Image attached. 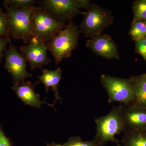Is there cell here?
Here are the masks:
<instances>
[{"mask_svg": "<svg viewBox=\"0 0 146 146\" xmlns=\"http://www.w3.org/2000/svg\"><path fill=\"white\" fill-rule=\"evenodd\" d=\"M142 75H143V76L146 79V73L145 74H143Z\"/></svg>", "mask_w": 146, "mask_h": 146, "instance_id": "cell-26", "label": "cell"}, {"mask_svg": "<svg viewBox=\"0 0 146 146\" xmlns=\"http://www.w3.org/2000/svg\"><path fill=\"white\" fill-rule=\"evenodd\" d=\"M100 81L108 96V102H118L125 106L133 104L135 96L129 79L120 78L102 74Z\"/></svg>", "mask_w": 146, "mask_h": 146, "instance_id": "cell-5", "label": "cell"}, {"mask_svg": "<svg viewBox=\"0 0 146 146\" xmlns=\"http://www.w3.org/2000/svg\"><path fill=\"white\" fill-rule=\"evenodd\" d=\"M66 25L50 16L42 7H36L32 18L33 37L47 43L63 30Z\"/></svg>", "mask_w": 146, "mask_h": 146, "instance_id": "cell-6", "label": "cell"}, {"mask_svg": "<svg viewBox=\"0 0 146 146\" xmlns=\"http://www.w3.org/2000/svg\"><path fill=\"white\" fill-rule=\"evenodd\" d=\"M48 50L46 43L34 37L27 44L20 48L27 62L29 63L32 70L42 68L51 62L47 54Z\"/></svg>", "mask_w": 146, "mask_h": 146, "instance_id": "cell-9", "label": "cell"}, {"mask_svg": "<svg viewBox=\"0 0 146 146\" xmlns=\"http://www.w3.org/2000/svg\"><path fill=\"white\" fill-rule=\"evenodd\" d=\"M5 64L4 67L13 77V84L22 83L25 80L32 77L31 73L27 71V60L23 55L18 52L16 46L11 41L8 48L4 52Z\"/></svg>", "mask_w": 146, "mask_h": 146, "instance_id": "cell-8", "label": "cell"}, {"mask_svg": "<svg viewBox=\"0 0 146 146\" xmlns=\"http://www.w3.org/2000/svg\"><path fill=\"white\" fill-rule=\"evenodd\" d=\"M0 146H13L10 139L5 136L0 124Z\"/></svg>", "mask_w": 146, "mask_h": 146, "instance_id": "cell-23", "label": "cell"}, {"mask_svg": "<svg viewBox=\"0 0 146 146\" xmlns=\"http://www.w3.org/2000/svg\"><path fill=\"white\" fill-rule=\"evenodd\" d=\"M5 8L10 37L21 39L28 44L33 37L32 18L36 7L31 5L23 9Z\"/></svg>", "mask_w": 146, "mask_h": 146, "instance_id": "cell-3", "label": "cell"}, {"mask_svg": "<svg viewBox=\"0 0 146 146\" xmlns=\"http://www.w3.org/2000/svg\"><path fill=\"white\" fill-rule=\"evenodd\" d=\"M50 16L60 23L72 21L79 15H84L85 12L79 10L76 5L75 0H43L38 2Z\"/></svg>", "mask_w": 146, "mask_h": 146, "instance_id": "cell-7", "label": "cell"}, {"mask_svg": "<svg viewBox=\"0 0 146 146\" xmlns=\"http://www.w3.org/2000/svg\"><path fill=\"white\" fill-rule=\"evenodd\" d=\"M46 146H63V145H60V144L55 143H52L47 144Z\"/></svg>", "mask_w": 146, "mask_h": 146, "instance_id": "cell-25", "label": "cell"}, {"mask_svg": "<svg viewBox=\"0 0 146 146\" xmlns=\"http://www.w3.org/2000/svg\"><path fill=\"white\" fill-rule=\"evenodd\" d=\"M87 10L84 15L80 30L85 37L91 38L101 35L113 23L112 12L96 4L91 3Z\"/></svg>", "mask_w": 146, "mask_h": 146, "instance_id": "cell-4", "label": "cell"}, {"mask_svg": "<svg viewBox=\"0 0 146 146\" xmlns=\"http://www.w3.org/2000/svg\"><path fill=\"white\" fill-rule=\"evenodd\" d=\"M124 132L146 131V109L134 105L123 110Z\"/></svg>", "mask_w": 146, "mask_h": 146, "instance_id": "cell-11", "label": "cell"}, {"mask_svg": "<svg viewBox=\"0 0 146 146\" xmlns=\"http://www.w3.org/2000/svg\"><path fill=\"white\" fill-rule=\"evenodd\" d=\"M124 106L120 104L112 107L107 115L95 119L96 133L95 140L100 146L108 142L116 144L119 143L115 136L124 131L123 110Z\"/></svg>", "mask_w": 146, "mask_h": 146, "instance_id": "cell-1", "label": "cell"}, {"mask_svg": "<svg viewBox=\"0 0 146 146\" xmlns=\"http://www.w3.org/2000/svg\"><path fill=\"white\" fill-rule=\"evenodd\" d=\"M133 19L146 21V0H138L132 5Z\"/></svg>", "mask_w": 146, "mask_h": 146, "instance_id": "cell-17", "label": "cell"}, {"mask_svg": "<svg viewBox=\"0 0 146 146\" xmlns=\"http://www.w3.org/2000/svg\"><path fill=\"white\" fill-rule=\"evenodd\" d=\"M136 52L144 58L146 62V37L135 42Z\"/></svg>", "mask_w": 146, "mask_h": 146, "instance_id": "cell-21", "label": "cell"}, {"mask_svg": "<svg viewBox=\"0 0 146 146\" xmlns=\"http://www.w3.org/2000/svg\"><path fill=\"white\" fill-rule=\"evenodd\" d=\"M123 146H146V131L123 132Z\"/></svg>", "mask_w": 146, "mask_h": 146, "instance_id": "cell-15", "label": "cell"}, {"mask_svg": "<svg viewBox=\"0 0 146 146\" xmlns=\"http://www.w3.org/2000/svg\"><path fill=\"white\" fill-rule=\"evenodd\" d=\"M37 1L35 0H5L4 1L3 6L11 9H23L33 5Z\"/></svg>", "mask_w": 146, "mask_h": 146, "instance_id": "cell-18", "label": "cell"}, {"mask_svg": "<svg viewBox=\"0 0 146 146\" xmlns=\"http://www.w3.org/2000/svg\"><path fill=\"white\" fill-rule=\"evenodd\" d=\"M129 35L133 41H138L146 36V21L133 19L130 26Z\"/></svg>", "mask_w": 146, "mask_h": 146, "instance_id": "cell-16", "label": "cell"}, {"mask_svg": "<svg viewBox=\"0 0 146 146\" xmlns=\"http://www.w3.org/2000/svg\"><path fill=\"white\" fill-rule=\"evenodd\" d=\"M63 146H100L97 141L94 139L91 141H84L79 136L71 137Z\"/></svg>", "mask_w": 146, "mask_h": 146, "instance_id": "cell-19", "label": "cell"}, {"mask_svg": "<svg viewBox=\"0 0 146 146\" xmlns=\"http://www.w3.org/2000/svg\"></svg>", "mask_w": 146, "mask_h": 146, "instance_id": "cell-28", "label": "cell"}, {"mask_svg": "<svg viewBox=\"0 0 146 146\" xmlns=\"http://www.w3.org/2000/svg\"><path fill=\"white\" fill-rule=\"evenodd\" d=\"M80 33L78 27L72 21L66 25L63 30L47 42L48 50L52 54L56 65L71 56L78 45Z\"/></svg>", "mask_w": 146, "mask_h": 146, "instance_id": "cell-2", "label": "cell"}, {"mask_svg": "<svg viewBox=\"0 0 146 146\" xmlns=\"http://www.w3.org/2000/svg\"><path fill=\"white\" fill-rule=\"evenodd\" d=\"M43 74L41 76H38L39 80L44 85L46 93L49 91L50 88H52L53 91L55 92V101L57 100H60V98L58 93V88L59 86V82L61 78V71L60 68H57L54 70H48L44 69L42 70Z\"/></svg>", "mask_w": 146, "mask_h": 146, "instance_id": "cell-13", "label": "cell"}, {"mask_svg": "<svg viewBox=\"0 0 146 146\" xmlns=\"http://www.w3.org/2000/svg\"><path fill=\"white\" fill-rule=\"evenodd\" d=\"M76 5L78 9L83 8L87 9L91 4L89 0H75Z\"/></svg>", "mask_w": 146, "mask_h": 146, "instance_id": "cell-24", "label": "cell"}, {"mask_svg": "<svg viewBox=\"0 0 146 146\" xmlns=\"http://www.w3.org/2000/svg\"><path fill=\"white\" fill-rule=\"evenodd\" d=\"M39 82H37L33 85L30 81L24 82L22 83L13 84L11 89L15 91L18 98L26 105L40 108L42 104H46L54 108V104H49L45 101H41L39 94L35 92L34 86Z\"/></svg>", "mask_w": 146, "mask_h": 146, "instance_id": "cell-12", "label": "cell"}, {"mask_svg": "<svg viewBox=\"0 0 146 146\" xmlns=\"http://www.w3.org/2000/svg\"><path fill=\"white\" fill-rule=\"evenodd\" d=\"M0 37L10 38L6 12L0 9Z\"/></svg>", "mask_w": 146, "mask_h": 146, "instance_id": "cell-20", "label": "cell"}, {"mask_svg": "<svg viewBox=\"0 0 146 146\" xmlns=\"http://www.w3.org/2000/svg\"><path fill=\"white\" fill-rule=\"evenodd\" d=\"M10 39V38L0 37V64L2 61L5 52L7 49V47Z\"/></svg>", "mask_w": 146, "mask_h": 146, "instance_id": "cell-22", "label": "cell"}, {"mask_svg": "<svg viewBox=\"0 0 146 146\" xmlns=\"http://www.w3.org/2000/svg\"><path fill=\"white\" fill-rule=\"evenodd\" d=\"M117 146H122L121 145H120L119 143L117 144Z\"/></svg>", "mask_w": 146, "mask_h": 146, "instance_id": "cell-27", "label": "cell"}, {"mask_svg": "<svg viewBox=\"0 0 146 146\" xmlns=\"http://www.w3.org/2000/svg\"><path fill=\"white\" fill-rule=\"evenodd\" d=\"M86 46L96 54L106 59H120L117 45L108 35H101L90 38L86 42Z\"/></svg>", "mask_w": 146, "mask_h": 146, "instance_id": "cell-10", "label": "cell"}, {"mask_svg": "<svg viewBox=\"0 0 146 146\" xmlns=\"http://www.w3.org/2000/svg\"><path fill=\"white\" fill-rule=\"evenodd\" d=\"M133 85L135 99L133 104L146 109V79L143 75L129 78Z\"/></svg>", "mask_w": 146, "mask_h": 146, "instance_id": "cell-14", "label": "cell"}]
</instances>
